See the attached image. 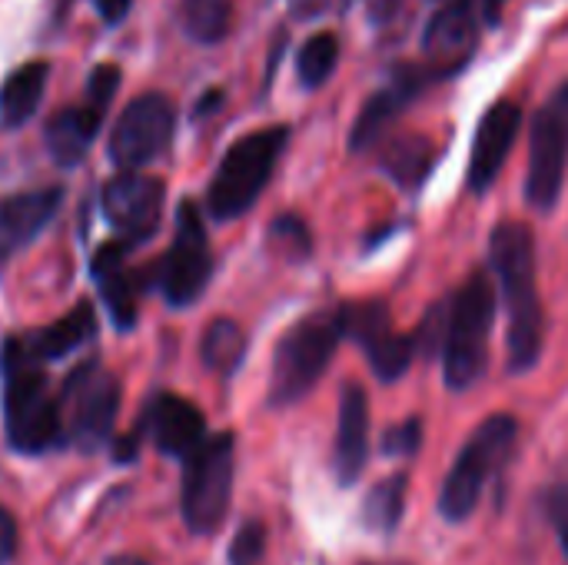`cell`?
Listing matches in <instances>:
<instances>
[{
  "instance_id": "23",
  "label": "cell",
  "mask_w": 568,
  "mask_h": 565,
  "mask_svg": "<svg viewBox=\"0 0 568 565\" xmlns=\"http://www.w3.org/2000/svg\"><path fill=\"white\" fill-rule=\"evenodd\" d=\"M47 73L50 67L43 60H30L23 67H17L13 73H7L3 87H0V123L3 127H20L27 123L47 90Z\"/></svg>"
},
{
  "instance_id": "12",
  "label": "cell",
  "mask_w": 568,
  "mask_h": 565,
  "mask_svg": "<svg viewBox=\"0 0 568 565\" xmlns=\"http://www.w3.org/2000/svg\"><path fill=\"white\" fill-rule=\"evenodd\" d=\"M103 216L130 240H146L163 213V183L156 176L123 170L103 186Z\"/></svg>"
},
{
  "instance_id": "26",
  "label": "cell",
  "mask_w": 568,
  "mask_h": 565,
  "mask_svg": "<svg viewBox=\"0 0 568 565\" xmlns=\"http://www.w3.org/2000/svg\"><path fill=\"white\" fill-rule=\"evenodd\" d=\"M180 20H183V30L196 43H220L233 27V3L230 0H183Z\"/></svg>"
},
{
  "instance_id": "30",
  "label": "cell",
  "mask_w": 568,
  "mask_h": 565,
  "mask_svg": "<svg viewBox=\"0 0 568 565\" xmlns=\"http://www.w3.org/2000/svg\"><path fill=\"white\" fill-rule=\"evenodd\" d=\"M120 87V67L113 63H100L93 73H90V83H87V97H90V107H97L100 113L110 107L113 93Z\"/></svg>"
},
{
  "instance_id": "22",
  "label": "cell",
  "mask_w": 568,
  "mask_h": 565,
  "mask_svg": "<svg viewBox=\"0 0 568 565\" xmlns=\"http://www.w3.org/2000/svg\"><path fill=\"white\" fill-rule=\"evenodd\" d=\"M93 276H97V286H100V293H103L106 310L113 313V320L120 326H133L136 293H133L130 270H126V246L123 243H106L93 256Z\"/></svg>"
},
{
  "instance_id": "7",
  "label": "cell",
  "mask_w": 568,
  "mask_h": 565,
  "mask_svg": "<svg viewBox=\"0 0 568 565\" xmlns=\"http://www.w3.org/2000/svg\"><path fill=\"white\" fill-rule=\"evenodd\" d=\"M233 496V436H210L183 470L180 509L193 533L206 536L226 519Z\"/></svg>"
},
{
  "instance_id": "32",
  "label": "cell",
  "mask_w": 568,
  "mask_h": 565,
  "mask_svg": "<svg viewBox=\"0 0 568 565\" xmlns=\"http://www.w3.org/2000/svg\"><path fill=\"white\" fill-rule=\"evenodd\" d=\"M549 516L559 529V539H562V553L568 556V486H559L552 496H549Z\"/></svg>"
},
{
  "instance_id": "34",
  "label": "cell",
  "mask_w": 568,
  "mask_h": 565,
  "mask_svg": "<svg viewBox=\"0 0 568 565\" xmlns=\"http://www.w3.org/2000/svg\"><path fill=\"white\" fill-rule=\"evenodd\" d=\"M130 3H133V0H93L97 13H100L106 23H120V20H123V13L130 10Z\"/></svg>"
},
{
  "instance_id": "6",
  "label": "cell",
  "mask_w": 568,
  "mask_h": 565,
  "mask_svg": "<svg viewBox=\"0 0 568 565\" xmlns=\"http://www.w3.org/2000/svg\"><path fill=\"white\" fill-rule=\"evenodd\" d=\"M519 440V426L513 416H489L463 446L456 466L449 470L443 493H439V513L449 523H463L476 513L479 496L486 483L509 463Z\"/></svg>"
},
{
  "instance_id": "3",
  "label": "cell",
  "mask_w": 568,
  "mask_h": 565,
  "mask_svg": "<svg viewBox=\"0 0 568 565\" xmlns=\"http://www.w3.org/2000/svg\"><path fill=\"white\" fill-rule=\"evenodd\" d=\"M343 340V316L339 310H320L313 316H303L293 323L283 340L276 343L273 356V380H270V403L290 406L303 400L326 366L333 363V353Z\"/></svg>"
},
{
  "instance_id": "9",
  "label": "cell",
  "mask_w": 568,
  "mask_h": 565,
  "mask_svg": "<svg viewBox=\"0 0 568 565\" xmlns=\"http://www.w3.org/2000/svg\"><path fill=\"white\" fill-rule=\"evenodd\" d=\"M116 410H120V386L103 366L87 363L67 380L60 400L63 433H70L83 450H93L110 436Z\"/></svg>"
},
{
  "instance_id": "21",
  "label": "cell",
  "mask_w": 568,
  "mask_h": 565,
  "mask_svg": "<svg viewBox=\"0 0 568 565\" xmlns=\"http://www.w3.org/2000/svg\"><path fill=\"white\" fill-rule=\"evenodd\" d=\"M103 113L97 107H63L47 123V150L60 167H77L97 140Z\"/></svg>"
},
{
  "instance_id": "25",
  "label": "cell",
  "mask_w": 568,
  "mask_h": 565,
  "mask_svg": "<svg viewBox=\"0 0 568 565\" xmlns=\"http://www.w3.org/2000/svg\"><path fill=\"white\" fill-rule=\"evenodd\" d=\"M243 353H246V333H243V326L233 323V320H213L210 330L203 333V343H200L203 363L213 373L230 376L243 363Z\"/></svg>"
},
{
  "instance_id": "11",
  "label": "cell",
  "mask_w": 568,
  "mask_h": 565,
  "mask_svg": "<svg viewBox=\"0 0 568 565\" xmlns=\"http://www.w3.org/2000/svg\"><path fill=\"white\" fill-rule=\"evenodd\" d=\"M343 316V336L356 340L366 350V360L373 373L386 383L399 380L413 356H416V340L399 336L389 323V310L383 300H366V303H349L339 306Z\"/></svg>"
},
{
  "instance_id": "37",
  "label": "cell",
  "mask_w": 568,
  "mask_h": 565,
  "mask_svg": "<svg viewBox=\"0 0 568 565\" xmlns=\"http://www.w3.org/2000/svg\"><path fill=\"white\" fill-rule=\"evenodd\" d=\"M499 13H503V0H486V20L499 23Z\"/></svg>"
},
{
  "instance_id": "31",
  "label": "cell",
  "mask_w": 568,
  "mask_h": 565,
  "mask_svg": "<svg viewBox=\"0 0 568 565\" xmlns=\"http://www.w3.org/2000/svg\"><path fill=\"white\" fill-rule=\"evenodd\" d=\"M419 440H423L419 420H406V423H399L396 430L386 433L383 450H386L389 456H413V453L419 450Z\"/></svg>"
},
{
  "instance_id": "17",
  "label": "cell",
  "mask_w": 568,
  "mask_h": 565,
  "mask_svg": "<svg viewBox=\"0 0 568 565\" xmlns=\"http://www.w3.org/2000/svg\"><path fill=\"white\" fill-rule=\"evenodd\" d=\"M369 456V403L363 386L349 383L339 396V430L333 446V473L339 486H353Z\"/></svg>"
},
{
  "instance_id": "15",
  "label": "cell",
  "mask_w": 568,
  "mask_h": 565,
  "mask_svg": "<svg viewBox=\"0 0 568 565\" xmlns=\"http://www.w3.org/2000/svg\"><path fill=\"white\" fill-rule=\"evenodd\" d=\"M63 193L57 186L27 190L0 200V263H10L23 246H30L43 226L57 216Z\"/></svg>"
},
{
  "instance_id": "28",
  "label": "cell",
  "mask_w": 568,
  "mask_h": 565,
  "mask_svg": "<svg viewBox=\"0 0 568 565\" xmlns=\"http://www.w3.org/2000/svg\"><path fill=\"white\" fill-rule=\"evenodd\" d=\"M339 63V37L336 33H316L303 43L300 57H296V73H300V83L316 90L323 87L333 70Z\"/></svg>"
},
{
  "instance_id": "27",
  "label": "cell",
  "mask_w": 568,
  "mask_h": 565,
  "mask_svg": "<svg viewBox=\"0 0 568 565\" xmlns=\"http://www.w3.org/2000/svg\"><path fill=\"white\" fill-rule=\"evenodd\" d=\"M406 509V476H389L369 490L363 503V526L373 533H393Z\"/></svg>"
},
{
  "instance_id": "10",
  "label": "cell",
  "mask_w": 568,
  "mask_h": 565,
  "mask_svg": "<svg viewBox=\"0 0 568 565\" xmlns=\"http://www.w3.org/2000/svg\"><path fill=\"white\" fill-rule=\"evenodd\" d=\"M176 110L163 93H143L126 103L110 130V157L120 170H140L153 163L173 140Z\"/></svg>"
},
{
  "instance_id": "35",
  "label": "cell",
  "mask_w": 568,
  "mask_h": 565,
  "mask_svg": "<svg viewBox=\"0 0 568 565\" xmlns=\"http://www.w3.org/2000/svg\"><path fill=\"white\" fill-rule=\"evenodd\" d=\"M326 3H329V0H290V10H293L296 17L310 20V17H316V13H323Z\"/></svg>"
},
{
  "instance_id": "29",
  "label": "cell",
  "mask_w": 568,
  "mask_h": 565,
  "mask_svg": "<svg viewBox=\"0 0 568 565\" xmlns=\"http://www.w3.org/2000/svg\"><path fill=\"white\" fill-rule=\"evenodd\" d=\"M266 549V529L263 523H243L236 539L230 543V565H256Z\"/></svg>"
},
{
  "instance_id": "4",
  "label": "cell",
  "mask_w": 568,
  "mask_h": 565,
  "mask_svg": "<svg viewBox=\"0 0 568 565\" xmlns=\"http://www.w3.org/2000/svg\"><path fill=\"white\" fill-rule=\"evenodd\" d=\"M286 127H263L240 137L226 150L206 193V206L216 220H236L260 200L286 147Z\"/></svg>"
},
{
  "instance_id": "24",
  "label": "cell",
  "mask_w": 568,
  "mask_h": 565,
  "mask_svg": "<svg viewBox=\"0 0 568 565\" xmlns=\"http://www.w3.org/2000/svg\"><path fill=\"white\" fill-rule=\"evenodd\" d=\"M383 170L406 190H416L426 173L433 170V143L423 133H406L396 137L383 150Z\"/></svg>"
},
{
  "instance_id": "8",
  "label": "cell",
  "mask_w": 568,
  "mask_h": 565,
  "mask_svg": "<svg viewBox=\"0 0 568 565\" xmlns=\"http://www.w3.org/2000/svg\"><path fill=\"white\" fill-rule=\"evenodd\" d=\"M213 273L206 226L200 210L186 200L176 213V236L160 263V293L170 306H190L200 300Z\"/></svg>"
},
{
  "instance_id": "5",
  "label": "cell",
  "mask_w": 568,
  "mask_h": 565,
  "mask_svg": "<svg viewBox=\"0 0 568 565\" xmlns=\"http://www.w3.org/2000/svg\"><path fill=\"white\" fill-rule=\"evenodd\" d=\"M493 320L496 290L486 273H476L449 303V326L443 343V370L449 390H469L483 376Z\"/></svg>"
},
{
  "instance_id": "2",
  "label": "cell",
  "mask_w": 568,
  "mask_h": 565,
  "mask_svg": "<svg viewBox=\"0 0 568 565\" xmlns=\"http://www.w3.org/2000/svg\"><path fill=\"white\" fill-rule=\"evenodd\" d=\"M3 420L7 440L20 453H43L63 436L60 403L50 396L40 363H33L17 340L3 353Z\"/></svg>"
},
{
  "instance_id": "14",
  "label": "cell",
  "mask_w": 568,
  "mask_h": 565,
  "mask_svg": "<svg viewBox=\"0 0 568 565\" xmlns=\"http://www.w3.org/2000/svg\"><path fill=\"white\" fill-rule=\"evenodd\" d=\"M523 127V110L513 100H499L496 107L486 110L476 140H473V157H469V190L473 193H486L503 163L509 160V150L519 137Z\"/></svg>"
},
{
  "instance_id": "19",
  "label": "cell",
  "mask_w": 568,
  "mask_h": 565,
  "mask_svg": "<svg viewBox=\"0 0 568 565\" xmlns=\"http://www.w3.org/2000/svg\"><path fill=\"white\" fill-rule=\"evenodd\" d=\"M426 83V77L419 73V70H403V73H396L379 93H373L369 97V103L363 107V113L356 117V123H353V133H349V147L353 150H369L379 137H383V130L393 123V117L419 93V87Z\"/></svg>"
},
{
  "instance_id": "16",
  "label": "cell",
  "mask_w": 568,
  "mask_h": 565,
  "mask_svg": "<svg viewBox=\"0 0 568 565\" xmlns=\"http://www.w3.org/2000/svg\"><path fill=\"white\" fill-rule=\"evenodd\" d=\"M150 436L163 456L190 460L206 443V420L190 400L163 393L150 406Z\"/></svg>"
},
{
  "instance_id": "20",
  "label": "cell",
  "mask_w": 568,
  "mask_h": 565,
  "mask_svg": "<svg viewBox=\"0 0 568 565\" xmlns=\"http://www.w3.org/2000/svg\"><path fill=\"white\" fill-rule=\"evenodd\" d=\"M97 330V316L90 303H80L77 310H70L67 316H60L57 323H50L47 330L27 333L17 340V346L33 360V363H47V360H60L73 350H80Z\"/></svg>"
},
{
  "instance_id": "18",
  "label": "cell",
  "mask_w": 568,
  "mask_h": 565,
  "mask_svg": "<svg viewBox=\"0 0 568 565\" xmlns=\"http://www.w3.org/2000/svg\"><path fill=\"white\" fill-rule=\"evenodd\" d=\"M476 43V13L473 0H446L426 27L423 50L439 67H459Z\"/></svg>"
},
{
  "instance_id": "38",
  "label": "cell",
  "mask_w": 568,
  "mask_h": 565,
  "mask_svg": "<svg viewBox=\"0 0 568 565\" xmlns=\"http://www.w3.org/2000/svg\"><path fill=\"white\" fill-rule=\"evenodd\" d=\"M110 565H146L143 559H113Z\"/></svg>"
},
{
  "instance_id": "36",
  "label": "cell",
  "mask_w": 568,
  "mask_h": 565,
  "mask_svg": "<svg viewBox=\"0 0 568 565\" xmlns=\"http://www.w3.org/2000/svg\"><path fill=\"white\" fill-rule=\"evenodd\" d=\"M549 110L556 113V120H559V123L566 127V133H568V83H566V87H559V90H556V97H552Z\"/></svg>"
},
{
  "instance_id": "13",
  "label": "cell",
  "mask_w": 568,
  "mask_h": 565,
  "mask_svg": "<svg viewBox=\"0 0 568 565\" xmlns=\"http://www.w3.org/2000/svg\"><path fill=\"white\" fill-rule=\"evenodd\" d=\"M566 157H568V133L566 127L556 120V113L546 107L532 120V137H529V176H526V200L536 210H552L562 180H566Z\"/></svg>"
},
{
  "instance_id": "33",
  "label": "cell",
  "mask_w": 568,
  "mask_h": 565,
  "mask_svg": "<svg viewBox=\"0 0 568 565\" xmlns=\"http://www.w3.org/2000/svg\"><path fill=\"white\" fill-rule=\"evenodd\" d=\"M17 543H20L17 519L0 506V565H7L13 556H17Z\"/></svg>"
},
{
  "instance_id": "1",
  "label": "cell",
  "mask_w": 568,
  "mask_h": 565,
  "mask_svg": "<svg viewBox=\"0 0 568 565\" xmlns=\"http://www.w3.org/2000/svg\"><path fill=\"white\" fill-rule=\"evenodd\" d=\"M489 263L509 306V373H529L546 340V313L536 293V236L526 223H499L489 240Z\"/></svg>"
}]
</instances>
